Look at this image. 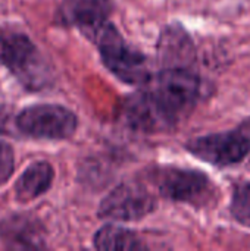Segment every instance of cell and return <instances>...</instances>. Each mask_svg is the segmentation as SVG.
I'll list each match as a JSON object with an SVG mask.
<instances>
[{
    "label": "cell",
    "mask_w": 250,
    "mask_h": 251,
    "mask_svg": "<svg viewBox=\"0 0 250 251\" xmlns=\"http://www.w3.org/2000/svg\"><path fill=\"white\" fill-rule=\"evenodd\" d=\"M99 49L106 68L127 84H144L150 79L143 54L133 50L118 29L108 21L84 31Z\"/></svg>",
    "instance_id": "6da1fadb"
},
{
    "label": "cell",
    "mask_w": 250,
    "mask_h": 251,
    "mask_svg": "<svg viewBox=\"0 0 250 251\" xmlns=\"http://www.w3.org/2000/svg\"><path fill=\"white\" fill-rule=\"evenodd\" d=\"M152 182L168 200L194 207H208L218 199V190L208 175L194 169L159 168L153 171Z\"/></svg>",
    "instance_id": "7a4b0ae2"
},
{
    "label": "cell",
    "mask_w": 250,
    "mask_h": 251,
    "mask_svg": "<svg viewBox=\"0 0 250 251\" xmlns=\"http://www.w3.org/2000/svg\"><path fill=\"white\" fill-rule=\"evenodd\" d=\"M149 91L177 124L194 107L200 94V78L193 68H164L152 79Z\"/></svg>",
    "instance_id": "3957f363"
},
{
    "label": "cell",
    "mask_w": 250,
    "mask_h": 251,
    "mask_svg": "<svg viewBox=\"0 0 250 251\" xmlns=\"http://www.w3.org/2000/svg\"><path fill=\"white\" fill-rule=\"evenodd\" d=\"M0 62L31 90L49 84V66L32 41L15 31H0Z\"/></svg>",
    "instance_id": "277c9868"
},
{
    "label": "cell",
    "mask_w": 250,
    "mask_h": 251,
    "mask_svg": "<svg viewBox=\"0 0 250 251\" xmlns=\"http://www.w3.org/2000/svg\"><path fill=\"white\" fill-rule=\"evenodd\" d=\"M186 149L203 162L227 168L243 162L250 154L249 122L233 131L208 134L193 138Z\"/></svg>",
    "instance_id": "5b68a950"
},
{
    "label": "cell",
    "mask_w": 250,
    "mask_h": 251,
    "mask_svg": "<svg viewBox=\"0 0 250 251\" xmlns=\"http://www.w3.org/2000/svg\"><path fill=\"white\" fill-rule=\"evenodd\" d=\"M16 126L32 138L65 140L75 132L77 118L69 109L59 104H35L18 115Z\"/></svg>",
    "instance_id": "8992f818"
},
{
    "label": "cell",
    "mask_w": 250,
    "mask_h": 251,
    "mask_svg": "<svg viewBox=\"0 0 250 251\" xmlns=\"http://www.w3.org/2000/svg\"><path fill=\"white\" fill-rule=\"evenodd\" d=\"M156 209L155 196L140 182H124L100 203L99 216L113 222H134Z\"/></svg>",
    "instance_id": "52a82bcc"
},
{
    "label": "cell",
    "mask_w": 250,
    "mask_h": 251,
    "mask_svg": "<svg viewBox=\"0 0 250 251\" xmlns=\"http://www.w3.org/2000/svg\"><path fill=\"white\" fill-rule=\"evenodd\" d=\"M124 112L128 124L134 129L143 132L167 131L175 124L149 90L137 91L128 97Z\"/></svg>",
    "instance_id": "ba28073f"
},
{
    "label": "cell",
    "mask_w": 250,
    "mask_h": 251,
    "mask_svg": "<svg viewBox=\"0 0 250 251\" xmlns=\"http://www.w3.org/2000/svg\"><path fill=\"white\" fill-rule=\"evenodd\" d=\"M158 54L164 68H193L196 49L180 25H168L162 31L158 43Z\"/></svg>",
    "instance_id": "9c48e42d"
},
{
    "label": "cell",
    "mask_w": 250,
    "mask_h": 251,
    "mask_svg": "<svg viewBox=\"0 0 250 251\" xmlns=\"http://www.w3.org/2000/svg\"><path fill=\"white\" fill-rule=\"evenodd\" d=\"M112 10L109 0H66L59 10L60 21L74 25L83 32L108 21Z\"/></svg>",
    "instance_id": "30bf717a"
},
{
    "label": "cell",
    "mask_w": 250,
    "mask_h": 251,
    "mask_svg": "<svg viewBox=\"0 0 250 251\" xmlns=\"http://www.w3.org/2000/svg\"><path fill=\"white\" fill-rule=\"evenodd\" d=\"M53 168L46 162H35L27 168L15 185V197L21 203L35 200L43 196L53 182Z\"/></svg>",
    "instance_id": "8fae6325"
},
{
    "label": "cell",
    "mask_w": 250,
    "mask_h": 251,
    "mask_svg": "<svg viewBox=\"0 0 250 251\" xmlns=\"http://www.w3.org/2000/svg\"><path fill=\"white\" fill-rule=\"evenodd\" d=\"M3 241L12 249H40L43 247L41 229L35 221L25 216H13L0 226Z\"/></svg>",
    "instance_id": "7c38bea8"
},
{
    "label": "cell",
    "mask_w": 250,
    "mask_h": 251,
    "mask_svg": "<svg viewBox=\"0 0 250 251\" xmlns=\"http://www.w3.org/2000/svg\"><path fill=\"white\" fill-rule=\"evenodd\" d=\"M94 246L97 250L102 251H136L144 249V244L134 232L115 225H106L97 231L94 235Z\"/></svg>",
    "instance_id": "4fadbf2b"
},
{
    "label": "cell",
    "mask_w": 250,
    "mask_h": 251,
    "mask_svg": "<svg viewBox=\"0 0 250 251\" xmlns=\"http://www.w3.org/2000/svg\"><path fill=\"white\" fill-rule=\"evenodd\" d=\"M230 212L239 224L250 228V181H242L234 185Z\"/></svg>",
    "instance_id": "5bb4252c"
},
{
    "label": "cell",
    "mask_w": 250,
    "mask_h": 251,
    "mask_svg": "<svg viewBox=\"0 0 250 251\" xmlns=\"http://www.w3.org/2000/svg\"><path fill=\"white\" fill-rule=\"evenodd\" d=\"M13 166H15L13 150L10 149L9 144L0 141V185L10 178L13 172Z\"/></svg>",
    "instance_id": "9a60e30c"
}]
</instances>
